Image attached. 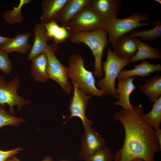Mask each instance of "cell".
<instances>
[{
  "instance_id": "obj_1",
  "label": "cell",
  "mask_w": 161,
  "mask_h": 161,
  "mask_svg": "<svg viewBox=\"0 0 161 161\" xmlns=\"http://www.w3.org/2000/svg\"><path fill=\"white\" fill-rule=\"evenodd\" d=\"M141 105H132V109H122L116 112L113 119L121 123L125 131L122 147L114 155L113 161H132L138 158L155 161L154 155L161 150L154 129L146 123Z\"/></svg>"
},
{
  "instance_id": "obj_2",
  "label": "cell",
  "mask_w": 161,
  "mask_h": 161,
  "mask_svg": "<svg viewBox=\"0 0 161 161\" xmlns=\"http://www.w3.org/2000/svg\"><path fill=\"white\" fill-rule=\"evenodd\" d=\"M84 62V58L78 54H73L70 56L68 67L69 78L87 95L103 97L104 92L97 88L93 73L86 69Z\"/></svg>"
},
{
  "instance_id": "obj_3",
  "label": "cell",
  "mask_w": 161,
  "mask_h": 161,
  "mask_svg": "<svg viewBox=\"0 0 161 161\" xmlns=\"http://www.w3.org/2000/svg\"><path fill=\"white\" fill-rule=\"evenodd\" d=\"M108 33L105 30L71 34L70 41L75 44L84 43L90 49L95 58L94 74L97 77L103 75L102 58L105 47L108 45Z\"/></svg>"
},
{
  "instance_id": "obj_4",
  "label": "cell",
  "mask_w": 161,
  "mask_h": 161,
  "mask_svg": "<svg viewBox=\"0 0 161 161\" xmlns=\"http://www.w3.org/2000/svg\"><path fill=\"white\" fill-rule=\"evenodd\" d=\"M107 51L106 60L102 63L104 76L97 82V84L100 89L104 92L105 95L117 99L115 92L116 79L122 69L129 64L130 59L118 57L109 47L107 48Z\"/></svg>"
},
{
  "instance_id": "obj_5",
  "label": "cell",
  "mask_w": 161,
  "mask_h": 161,
  "mask_svg": "<svg viewBox=\"0 0 161 161\" xmlns=\"http://www.w3.org/2000/svg\"><path fill=\"white\" fill-rule=\"evenodd\" d=\"M149 21L146 14L136 12L126 18H117L106 22V31L108 35L109 42L112 43L119 37L137 28L154 24V22H141Z\"/></svg>"
},
{
  "instance_id": "obj_6",
  "label": "cell",
  "mask_w": 161,
  "mask_h": 161,
  "mask_svg": "<svg viewBox=\"0 0 161 161\" xmlns=\"http://www.w3.org/2000/svg\"><path fill=\"white\" fill-rule=\"evenodd\" d=\"M57 45L55 43L50 45L47 44L44 51L48 59L49 78L57 83L65 92L70 94L72 86L68 80L69 68L64 66L55 55Z\"/></svg>"
},
{
  "instance_id": "obj_7",
  "label": "cell",
  "mask_w": 161,
  "mask_h": 161,
  "mask_svg": "<svg viewBox=\"0 0 161 161\" xmlns=\"http://www.w3.org/2000/svg\"><path fill=\"white\" fill-rule=\"evenodd\" d=\"M106 22L87 7L79 12L64 25L71 34L103 29L106 30Z\"/></svg>"
},
{
  "instance_id": "obj_8",
  "label": "cell",
  "mask_w": 161,
  "mask_h": 161,
  "mask_svg": "<svg viewBox=\"0 0 161 161\" xmlns=\"http://www.w3.org/2000/svg\"><path fill=\"white\" fill-rule=\"evenodd\" d=\"M18 76H16L9 82H6L4 77L0 76V105H8L10 108V113L14 114L13 107L18 106L21 110L22 106L30 103V100L20 96L17 93V89L20 84Z\"/></svg>"
},
{
  "instance_id": "obj_9",
  "label": "cell",
  "mask_w": 161,
  "mask_h": 161,
  "mask_svg": "<svg viewBox=\"0 0 161 161\" xmlns=\"http://www.w3.org/2000/svg\"><path fill=\"white\" fill-rule=\"evenodd\" d=\"M72 83L74 89L73 95L70 99L69 109L70 115L64 123L72 117H78L81 120L84 128L91 126L92 121L86 117L85 113L89 100L91 97L79 89L75 83Z\"/></svg>"
},
{
  "instance_id": "obj_10",
  "label": "cell",
  "mask_w": 161,
  "mask_h": 161,
  "mask_svg": "<svg viewBox=\"0 0 161 161\" xmlns=\"http://www.w3.org/2000/svg\"><path fill=\"white\" fill-rule=\"evenodd\" d=\"M84 134L81 141L78 156L85 160L91 155L106 146V141L91 126L84 128Z\"/></svg>"
},
{
  "instance_id": "obj_11",
  "label": "cell",
  "mask_w": 161,
  "mask_h": 161,
  "mask_svg": "<svg viewBox=\"0 0 161 161\" xmlns=\"http://www.w3.org/2000/svg\"><path fill=\"white\" fill-rule=\"evenodd\" d=\"M121 4L120 0H91L89 8L100 18L107 22L117 18Z\"/></svg>"
},
{
  "instance_id": "obj_12",
  "label": "cell",
  "mask_w": 161,
  "mask_h": 161,
  "mask_svg": "<svg viewBox=\"0 0 161 161\" xmlns=\"http://www.w3.org/2000/svg\"><path fill=\"white\" fill-rule=\"evenodd\" d=\"M135 77L117 78L118 88L116 89L115 92L118 98L117 100L114 103L115 105L120 106L124 109H132V105L130 103L129 97L136 89L133 83Z\"/></svg>"
},
{
  "instance_id": "obj_13",
  "label": "cell",
  "mask_w": 161,
  "mask_h": 161,
  "mask_svg": "<svg viewBox=\"0 0 161 161\" xmlns=\"http://www.w3.org/2000/svg\"><path fill=\"white\" fill-rule=\"evenodd\" d=\"M113 52L118 57L130 59L136 53L138 47L135 38L130 35L122 36L112 43Z\"/></svg>"
},
{
  "instance_id": "obj_14",
  "label": "cell",
  "mask_w": 161,
  "mask_h": 161,
  "mask_svg": "<svg viewBox=\"0 0 161 161\" xmlns=\"http://www.w3.org/2000/svg\"><path fill=\"white\" fill-rule=\"evenodd\" d=\"M90 1L91 0H68L55 21L64 25L80 11L88 7Z\"/></svg>"
},
{
  "instance_id": "obj_15",
  "label": "cell",
  "mask_w": 161,
  "mask_h": 161,
  "mask_svg": "<svg viewBox=\"0 0 161 161\" xmlns=\"http://www.w3.org/2000/svg\"><path fill=\"white\" fill-rule=\"evenodd\" d=\"M34 41L27 58L31 61L38 56L44 53L47 42L50 40L43 23L36 24L34 27Z\"/></svg>"
},
{
  "instance_id": "obj_16",
  "label": "cell",
  "mask_w": 161,
  "mask_h": 161,
  "mask_svg": "<svg viewBox=\"0 0 161 161\" xmlns=\"http://www.w3.org/2000/svg\"><path fill=\"white\" fill-rule=\"evenodd\" d=\"M32 34L28 32L18 34L13 38L0 46V48L7 54L13 52H18L26 54L30 51L32 46L28 43L29 38Z\"/></svg>"
},
{
  "instance_id": "obj_17",
  "label": "cell",
  "mask_w": 161,
  "mask_h": 161,
  "mask_svg": "<svg viewBox=\"0 0 161 161\" xmlns=\"http://www.w3.org/2000/svg\"><path fill=\"white\" fill-rule=\"evenodd\" d=\"M161 71L160 64H152L145 60H143L136 65L133 69L128 70H122L117 78H127L139 76L143 78L148 77L155 72Z\"/></svg>"
},
{
  "instance_id": "obj_18",
  "label": "cell",
  "mask_w": 161,
  "mask_h": 161,
  "mask_svg": "<svg viewBox=\"0 0 161 161\" xmlns=\"http://www.w3.org/2000/svg\"><path fill=\"white\" fill-rule=\"evenodd\" d=\"M68 0H44L41 3L42 14L41 23H45L55 20Z\"/></svg>"
},
{
  "instance_id": "obj_19",
  "label": "cell",
  "mask_w": 161,
  "mask_h": 161,
  "mask_svg": "<svg viewBox=\"0 0 161 161\" xmlns=\"http://www.w3.org/2000/svg\"><path fill=\"white\" fill-rule=\"evenodd\" d=\"M30 71L32 76L37 81L46 82L49 77L48 72V61L46 55L42 53L32 60Z\"/></svg>"
},
{
  "instance_id": "obj_20",
  "label": "cell",
  "mask_w": 161,
  "mask_h": 161,
  "mask_svg": "<svg viewBox=\"0 0 161 161\" xmlns=\"http://www.w3.org/2000/svg\"><path fill=\"white\" fill-rule=\"evenodd\" d=\"M135 41L138 49L136 54L130 59V62L134 63L147 59L161 58V52L160 49L142 42L137 38H135Z\"/></svg>"
},
{
  "instance_id": "obj_21",
  "label": "cell",
  "mask_w": 161,
  "mask_h": 161,
  "mask_svg": "<svg viewBox=\"0 0 161 161\" xmlns=\"http://www.w3.org/2000/svg\"><path fill=\"white\" fill-rule=\"evenodd\" d=\"M50 40L57 44L69 39L71 33L64 26H60L55 21L43 24Z\"/></svg>"
},
{
  "instance_id": "obj_22",
  "label": "cell",
  "mask_w": 161,
  "mask_h": 161,
  "mask_svg": "<svg viewBox=\"0 0 161 161\" xmlns=\"http://www.w3.org/2000/svg\"><path fill=\"white\" fill-rule=\"evenodd\" d=\"M145 82L140 85V91L151 102L154 103L161 95V76L156 74Z\"/></svg>"
},
{
  "instance_id": "obj_23",
  "label": "cell",
  "mask_w": 161,
  "mask_h": 161,
  "mask_svg": "<svg viewBox=\"0 0 161 161\" xmlns=\"http://www.w3.org/2000/svg\"><path fill=\"white\" fill-rule=\"evenodd\" d=\"M151 110L144 114L145 120L148 125L154 130L160 128L161 123V96L155 101Z\"/></svg>"
},
{
  "instance_id": "obj_24",
  "label": "cell",
  "mask_w": 161,
  "mask_h": 161,
  "mask_svg": "<svg viewBox=\"0 0 161 161\" xmlns=\"http://www.w3.org/2000/svg\"><path fill=\"white\" fill-rule=\"evenodd\" d=\"M155 26L148 30H135L132 31L130 35L134 38L140 37L143 40L153 41L161 38V23L160 21L154 22Z\"/></svg>"
},
{
  "instance_id": "obj_25",
  "label": "cell",
  "mask_w": 161,
  "mask_h": 161,
  "mask_svg": "<svg viewBox=\"0 0 161 161\" xmlns=\"http://www.w3.org/2000/svg\"><path fill=\"white\" fill-rule=\"evenodd\" d=\"M31 1L30 0H21L18 6L14 7L13 9L6 11L3 14L5 21L11 25L22 22L23 17L21 13V8L24 5Z\"/></svg>"
},
{
  "instance_id": "obj_26",
  "label": "cell",
  "mask_w": 161,
  "mask_h": 161,
  "mask_svg": "<svg viewBox=\"0 0 161 161\" xmlns=\"http://www.w3.org/2000/svg\"><path fill=\"white\" fill-rule=\"evenodd\" d=\"M4 106L0 105V128L8 125L17 126L25 122L23 118L9 113L4 109Z\"/></svg>"
},
{
  "instance_id": "obj_27",
  "label": "cell",
  "mask_w": 161,
  "mask_h": 161,
  "mask_svg": "<svg viewBox=\"0 0 161 161\" xmlns=\"http://www.w3.org/2000/svg\"><path fill=\"white\" fill-rule=\"evenodd\" d=\"M114 155L110 149L105 146L97 151L87 158L85 161H113Z\"/></svg>"
},
{
  "instance_id": "obj_28",
  "label": "cell",
  "mask_w": 161,
  "mask_h": 161,
  "mask_svg": "<svg viewBox=\"0 0 161 161\" xmlns=\"http://www.w3.org/2000/svg\"><path fill=\"white\" fill-rule=\"evenodd\" d=\"M8 54L0 48V70L6 74L10 73L13 69Z\"/></svg>"
},
{
  "instance_id": "obj_29",
  "label": "cell",
  "mask_w": 161,
  "mask_h": 161,
  "mask_svg": "<svg viewBox=\"0 0 161 161\" xmlns=\"http://www.w3.org/2000/svg\"><path fill=\"white\" fill-rule=\"evenodd\" d=\"M23 150V148L22 147L15 148L7 151L0 150V161H5L9 157Z\"/></svg>"
},
{
  "instance_id": "obj_30",
  "label": "cell",
  "mask_w": 161,
  "mask_h": 161,
  "mask_svg": "<svg viewBox=\"0 0 161 161\" xmlns=\"http://www.w3.org/2000/svg\"><path fill=\"white\" fill-rule=\"evenodd\" d=\"M154 130L155 131L160 145L161 146V129L160 128H159Z\"/></svg>"
},
{
  "instance_id": "obj_31",
  "label": "cell",
  "mask_w": 161,
  "mask_h": 161,
  "mask_svg": "<svg viewBox=\"0 0 161 161\" xmlns=\"http://www.w3.org/2000/svg\"><path fill=\"white\" fill-rule=\"evenodd\" d=\"M10 38L0 35V46L7 42Z\"/></svg>"
},
{
  "instance_id": "obj_32",
  "label": "cell",
  "mask_w": 161,
  "mask_h": 161,
  "mask_svg": "<svg viewBox=\"0 0 161 161\" xmlns=\"http://www.w3.org/2000/svg\"><path fill=\"white\" fill-rule=\"evenodd\" d=\"M5 161H21L15 155L8 158Z\"/></svg>"
},
{
  "instance_id": "obj_33",
  "label": "cell",
  "mask_w": 161,
  "mask_h": 161,
  "mask_svg": "<svg viewBox=\"0 0 161 161\" xmlns=\"http://www.w3.org/2000/svg\"><path fill=\"white\" fill-rule=\"evenodd\" d=\"M41 161H53L52 158L49 156H45Z\"/></svg>"
},
{
  "instance_id": "obj_34",
  "label": "cell",
  "mask_w": 161,
  "mask_h": 161,
  "mask_svg": "<svg viewBox=\"0 0 161 161\" xmlns=\"http://www.w3.org/2000/svg\"><path fill=\"white\" fill-rule=\"evenodd\" d=\"M132 161H144L142 159L136 158L134 159Z\"/></svg>"
},
{
  "instance_id": "obj_35",
  "label": "cell",
  "mask_w": 161,
  "mask_h": 161,
  "mask_svg": "<svg viewBox=\"0 0 161 161\" xmlns=\"http://www.w3.org/2000/svg\"><path fill=\"white\" fill-rule=\"evenodd\" d=\"M154 1L160 4H161V1L160 0H154Z\"/></svg>"
},
{
  "instance_id": "obj_36",
  "label": "cell",
  "mask_w": 161,
  "mask_h": 161,
  "mask_svg": "<svg viewBox=\"0 0 161 161\" xmlns=\"http://www.w3.org/2000/svg\"><path fill=\"white\" fill-rule=\"evenodd\" d=\"M61 161H66V160H61Z\"/></svg>"
}]
</instances>
